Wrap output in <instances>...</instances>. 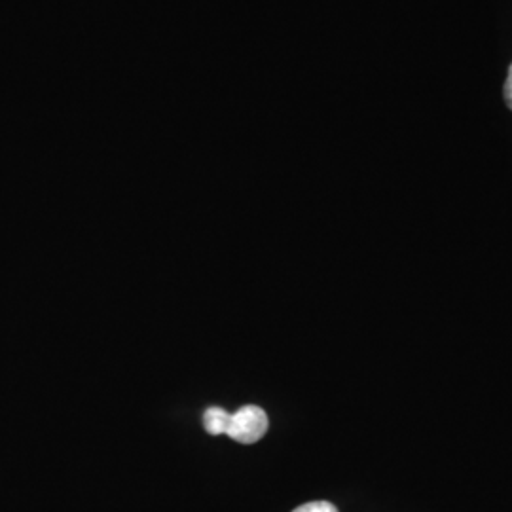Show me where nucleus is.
I'll return each instance as SVG.
<instances>
[{"label": "nucleus", "instance_id": "nucleus-1", "mask_svg": "<svg viewBox=\"0 0 512 512\" xmlns=\"http://www.w3.org/2000/svg\"><path fill=\"white\" fill-rule=\"evenodd\" d=\"M268 425L270 420L266 412L260 406L247 404L236 412H230L226 435L239 444H255L266 435Z\"/></svg>", "mask_w": 512, "mask_h": 512}, {"label": "nucleus", "instance_id": "nucleus-3", "mask_svg": "<svg viewBox=\"0 0 512 512\" xmlns=\"http://www.w3.org/2000/svg\"><path fill=\"white\" fill-rule=\"evenodd\" d=\"M293 512H338V509L329 501H311V503L300 505Z\"/></svg>", "mask_w": 512, "mask_h": 512}, {"label": "nucleus", "instance_id": "nucleus-2", "mask_svg": "<svg viewBox=\"0 0 512 512\" xmlns=\"http://www.w3.org/2000/svg\"><path fill=\"white\" fill-rule=\"evenodd\" d=\"M228 421H230V412H226L224 408L220 406H211L203 412V425H205V431L213 437L217 435H226V429H228Z\"/></svg>", "mask_w": 512, "mask_h": 512}, {"label": "nucleus", "instance_id": "nucleus-4", "mask_svg": "<svg viewBox=\"0 0 512 512\" xmlns=\"http://www.w3.org/2000/svg\"><path fill=\"white\" fill-rule=\"evenodd\" d=\"M505 101H507V107L512 110V65L509 67V76L505 82Z\"/></svg>", "mask_w": 512, "mask_h": 512}]
</instances>
